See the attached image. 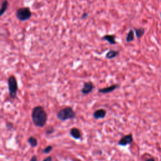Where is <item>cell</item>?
Wrapping results in <instances>:
<instances>
[{
  "label": "cell",
  "instance_id": "7402d4cb",
  "mask_svg": "<svg viewBox=\"0 0 161 161\" xmlns=\"http://www.w3.org/2000/svg\"><path fill=\"white\" fill-rule=\"evenodd\" d=\"M160 16H161V13H160Z\"/></svg>",
  "mask_w": 161,
  "mask_h": 161
},
{
  "label": "cell",
  "instance_id": "8992f818",
  "mask_svg": "<svg viewBox=\"0 0 161 161\" xmlns=\"http://www.w3.org/2000/svg\"><path fill=\"white\" fill-rule=\"evenodd\" d=\"M93 89H94V85L92 82H90V81L86 82L84 83L83 87L81 89V93L84 95L88 94L91 92H92Z\"/></svg>",
  "mask_w": 161,
  "mask_h": 161
},
{
  "label": "cell",
  "instance_id": "7a4b0ae2",
  "mask_svg": "<svg viewBox=\"0 0 161 161\" xmlns=\"http://www.w3.org/2000/svg\"><path fill=\"white\" fill-rule=\"evenodd\" d=\"M76 115V114L75 111L71 107H66L58 111L57 113V117L59 120L64 122L74 118Z\"/></svg>",
  "mask_w": 161,
  "mask_h": 161
},
{
  "label": "cell",
  "instance_id": "ffe728a7",
  "mask_svg": "<svg viewBox=\"0 0 161 161\" xmlns=\"http://www.w3.org/2000/svg\"><path fill=\"white\" fill-rule=\"evenodd\" d=\"M43 161H52V158L51 156H49V157H47L46 159H45Z\"/></svg>",
  "mask_w": 161,
  "mask_h": 161
},
{
  "label": "cell",
  "instance_id": "8fae6325",
  "mask_svg": "<svg viewBox=\"0 0 161 161\" xmlns=\"http://www.w3.org/2000/svg\"><path fill=\"white\" fill-rule=\"evenodd\" d=\"M9 6V2H8V0H3L2 2V5H1V10H0V16H2L4 13L6 12L7 9Z\"/></svg>",
  "mask_w": 161,
  "mask_h": 161
},
{
  "label": "cell",
  "instance_id": "5b68a950",
  "mask_svg": "<svg viewBox=\"0 0 161 161\" xmlns=\"http://www.w3.org/2000/svg\"><path fill=\"white\" fill-rule=\"evenodd\" d=\"M133 141L132 134H128V135L123 137L118 142V145L120 146H126L131 144Z\"/></svg>",
  "mask_w": 161,
  "mask_h": 161
},
{
  "label": "cell",
  "instance_id": "5bb4252c",
  "mask_svg": "<svg viewBox=\"0 0 161 161\" xmlns=\"http://www.w3.org/2000/svg\"><path fill=\"white\" fill-rule=\"evenodd\" d=\"M28 142H29V144L30 145V146L32 147H36L38 145L37 139L36 138L32 137V136H31L29 138Z\"/></svg>",
  "mask_w": 161,
  "mask_h": 161
},
{
  "label": "cell",
  "instance_id": "ba28073f",
  "mask_svg": "<svg viewBox=\"0 0 161 161\" xmlns=\"http://www.w3.org/2000/svg\"><path fill=\"white\" fill-rule=\"evenodd\" d=\"M106 112L103 109H100L95 111L93 113V117L98 120V119H102L105 117Z\"/></svg>",
  "mask_w": 161,
  "mask_h": 161
},
{
  "label": "cell",
  "instance_id": "2e32d148",
  "mask_svg": "<svg viewBox=\"0 0 161 161\" xmlns=\"http://www.w3.org/2000/svg\"><path fill=\"white\" fill-rule=\"evenodd\" d=\"M52 150V146H49L47 147H46L45 149H43L42 150V152L44 154H49L50 152V151Z\"/></svg>",
  "mask_w": 161,
  "mask_h": 161
},
{
  "label": "cell",
  "instance_id": "d6986e66",
  "mask_svg": "<svg viewBox=\"0 0 161 161\" xmlns=\"http://www.w3.org/2000/svg\"><path fill=\"white\" fill-rule=\"evenodd\" d=\"M30 161H37V157L36 156H33L31 159Z\"/></svg>",
  "mask_w": 161,
  "mask_h": 161
},
{
  "label": "cell",
  "instance_id": "30bf717a",
  "mask_svg": "<svg viewBox=\"0 0 161 161\" xmlns=\"http://www.w3.org/2000/svg\"><path fill=\"white\" fill-rule=\"evenodd\" d=\"M70 135L74 139L78 140L81 137V133H80V130L77 128H73L70 131Z\"/></svg>",
  "mask_w": 161,
  "mask_h": 161
},
{
  "label": "cell",
  "instance_id": "277c9868",
  "mask_svg": "<svg viewBox=\"0 0 161 161\" xmlns=\"http://www.w3.org/2000/svg\"><path fill=\"white\" fill-rule=\"evenodd\" d=\"M8 91L10 98L12 99H14L16 98L17 91H18V84L17 80L15 76H11L8 80Z\"/></svg>",
  "mask_w": 161,
  "mask_h": 161
},
{
  "label": "cell",
  "instance_id": "44dd1931",
  "mask_svg": "<svg viewBox=\"0 0 161 161\" xmlns=\"http://www.w3.org/2000/svg\"><path fill=\"white\" fill-rule=\"evenodd\" d=\"M145 161H156V160L154 158H149V159H147V160H146Z\"/></svg>",
  "mask_w": 161,
  "mask_h": 161
},
{
  "label": "cell",
  "instance_id": "9c48e42d",
  "mask_svg": "<svg viewBox=\"0 0 161 161\" xmlns=\"http://www.w3.org/2000/svg\"><path fill=\"white\" fill-rule=\"evenodd\" d=\"M115 38H116V35H115L107 34L104 35V36L102 37V39L108 42L111 45H115L117 43V42L115 40Z\"/></svg>",
  "mask_w": 161,
  "mask_h": 161
},
{
  "label": "cell",
  "instance_id": "4fadbf2b",
  "mask_svg": "<svg viewBox=\"0 0 161 161\" xmlns=\"http://www.w3.org/2000/svg\"><path fill=\"white\" fill-rule=\"evenodd\" d=\"M134 32H135L136 37L137 39H140L143 37V35L145 33V29L144 28H134Z\"/></svg>",
  "mask_w": 161,
  "mask_h": 161
},
{
  "label": "cell",
  "instance_id": "9a60e30c",
  "mask_svg": "<svg viewBox=\"0 0 161 161\" xmlns=\"http://www.w3.org/2000/svg\"><path fill=\"white\" fill-rule=\"evenodd\" d=\"M134 39H135V35H134V30H130L128 32L127 37H126V41L127 42H131L134 40Z\"/></svg>",
  "mask_w": 161,
  "mask_h": 161
},
{
  "label": "cell",
  "instance_id": "7c38bea8",
  "mask_svg": "<svg viewBox=\"0 0 161 161\" xmlns=\"http://www.w3.org/2000/svg\"><path fill=\"white\" fill-rule=\"evenodd\" d=\"M118 54H119L118 51L115 50H111L106 53V58L108 59H112L117 56H118Z\"/></svg>",
  "mask_w": 161,
  "mask_h": 161
},
{
  "label": "cell",
  "instance_id": "ac0fdd59",
  "mask_svg": "<svg viewBox=\"0 0 161 161\" xmlns=\"http://www.w3.org/2000/svg\"><path fill=\"white\" fill-rule=\"evenodd\" d=\"M87 16H88V13H83V15L81 16V19L84 20L85 19H86Z\"/></svg>",
  "mask_w": 161,
  "mask_h": 161
},
{
  "label": "cell",
  "instance_id": "e0dca14e",
  "mask_svg": "<svg viewBox=\"0 0 161 161\" xmlns=\"http://www.w3.org/2000/svg\"><path fill=\"white\" fill-rule=\"evenodd\" d=\"M53 132H54V128H53V127H49L48 128H47L46 131L47 135H50V134L53 133Z\"/></svg>",
  "mask_w": 161,
  "mask_h": 161
},
{
  "label": "cell",
  "instance_id": "3957f363",
  "mask_svg": "<svg viewBox=\"0 0 161 161\" xmlns=\"http://www.w3.org/2000/svg\"><path fill=\"white\" fill-rule=\"evenodd\" d=\"M32 13L29 7H22L18 9L16 12V16L22 22L29 20L32 17Z\"/></svg>",
  "mask_w": 161,
  "mask_h": 161
},
{
  "label": "cell",
  "instance_id": "6da1fadb",
  "mask_svg": "<svg viewBox=\"0 0 161 161\" xmlns=\"http://www.w3.org/2000/svg\"><path fill=\"white\" fill-rule=\"evenodd\" d=\"M32 118L35 126L43 127L47 121V114L42 106H37L33 109Z\"/></svg>",
  "mask_w": 161,
  "mask_h": 161
},
{
  "label": "cell",
  "instance_id": "52a82bcc",
  "mask_svg": "<svg viewBox=\"0 0 161 161\" xmlns=\"http://www.w3.org/2000/svg\"><path fill=\"white\" fill-rule=\"evenodd\" d=\"M119 87L118 84H113L110 86L108 87H106L103 89H100L98 90L100 93H103V94H106V93H109L111 92H113V91H115V89H117L118 87Z\"/></svg>",
  "mask_w": 161,
  "mask_h": 161
}]
</instances>
